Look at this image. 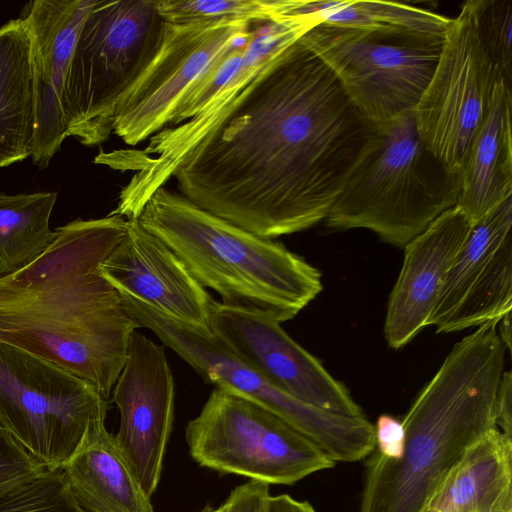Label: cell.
Here are the masks:
<instances>
[{
  "instance_id": "6da1fadb",
  "label": "cell",
  "mask_w": 512,
  "mask_h": 512,
  "mask_svg": "<svg viewBox=\"0 0 512 512\" xmlns=\"http://www.w3.org/2000/svg\"><path fill=\"white\" fill-rule=\"evenodd\" d=\"M377 130L299 38L267 58L172 178L197 206L273 239L326 220Z\"/></svg>"
},
{
  "instance_id": "7a4b0ae2",
  "label": "cell",
  "mask_w": 512,
  "mask_h": 512,
  "mask_svg": "<svg viewBox=\"0 0 512 512\" xmlns=\"http://www.w3.org/2000/svg\"><path fill=\"white\" fill-rule=\"evenodd\" d=\"M109 213L56 229L32 263L0 278V342L46 359L109 398L139 328L100 264L126 230Z\"/></svg>"
},
{
  "instance_id": "3957f363",
  "label": "cell",
  "mask_w": 512,
  "mask_h": 512,
  "mask_svg": "<svg viewBox=\"0 0 512 512\" xmlns=\"http://www.w3.org/2000/svg\"><path fill=\"white\" fill-rule=\"evenodd\" d=\"M497 321L457 342L402 419V454L366 458L359 512H420L467 450L496 424L506 348Z\"/></svg>"
},
{
  "instance_id": "277c9868",
  "label": "cell",
  "mask_w": 512,
  "mask_h": 512,
  "mask_svg": "<svg viewBox=\"0 0 512 512\" xmlns=\"http://www.w3.org/2000/svg\"><path fill=\"white\" fill-rule=\"evenodd\" d=\"M138 221L222 302L294 318L322 290L320 271L273 239L244 230L159 187Z\"/></svg>"
},
{
  "instance_id": "5b68a950",
  "label": "cell",
  "mask_w": 512,
  "mask_h": 512,
  "mask_svg": "<svg viewBox=\"0 0 512 512\" xmlns=\"http://www.w3.org/2000/svg\"><path fill=\"white\" fill-rule=\"evenodd\" d=\"M459 189V175L425 146L414 112H406L378 127L326 223L337 230L368 229L404 247L456 206Z\"/></svg>"
},
{
  "instance_id": "8992f818",
  "label": "cell",
  "mask_w": 512,
  "mask_h": 512,
  "mask_svg": "<svg viewBox=\"0 0 512 512\" xmlns=\"http://www.w3.org/2000/svg\"><path fill=\"white\" fill-rule=\"evenodd\" d=\"M164 28L156 0H96L65 83L69 136L86 146L110 137L116 106L155 56Z\"/></svg>"
},
{
  "instance_id": "52a82bcc",
  "label": "cell",
  "mask_w": 512,
  "mask_h": 512,
  "mask_svg": "<svg viewBox=\"0 0 512 512\" xmlns=\"http://www.w3.org/2000/svg\"><path fill=\"white\" fill-rule=\"evenodd\" d=\"M300 39L331 69L361 113L379 127L414 111L437 66L444 35L400 26L317 23Z\"/></svg>"
},
{
  "instance_id": "ba28073f",
  "label": "cell",
  "mask_w": 512,
  "mask_h": 512,
  "mask_svg": "<svg viewBox=\"0 0 512 512\" xmlns=\"http://www.w3.org/2000/svg\"><path fill=\"white\" fill-rule=\"evenodd\" d=\"M108 404L90 382L0 342V426L44 469H62L105 423Z\"/></svg>"
},
{
  "instance_id": "9c48e42d",
  "label": "cell",
  "mask_w": 512,
  "mask_h": 512,
  "mask_svg": "<svg viewBox=\"0 0 512 512\" xmlns=\"http://www.w3.org/2000/svg\"><path fill=\"white\" fill-rule=\"evenodd\" d=\"M121 296L139 327L151 330L206 382L264 406L314 442L335 463L360 461L374 450V425L365 416L334 414L302 402L247 366L213 333H202L137 299Z\"/></svg>"
},
{
  "instance_id": "30bf717a",
  "label": "cell",
  "mask_w": 512,
  "mask_h": 512,
  "mask_svg": "<svg viewBox=\"0 0 512 512\" xmlns=\"http://www.w3.org/2000/svg\"><path fill=\"white\" fill-rule=\"evenodd\" d=\"M185 439L198 465L268 485H292L336 464L264 406L218 387L187 424Z\"/></svg>"
},
{
  "instance_id": "8fae6325",
  "label": "cell",
  "mask_w": 512,
  "mask_h": 512,
  "mask_svg": "<svg viewBox=\"0 0 512 512\" xmlns=\"http://www.w3.org/2000/svg\"><path fill=\"white\" fill-rule=\"evenodd\" d=\"M500 81L505 83L502 70L467 1L450 19L435 71L413 111L421 140L449 171L459 175Z\"/></svg>"
},
{
  "instance_id": "7c38bea8",
  "label": "cell",
  "mask_w": 512,
  "mask_h": 512,
  "mask_svg": "<svg viewBox=\"0 0 512 512\" xmlns=\"http://www.w3.org/2000/svg\"><path fill=\"white\" fill-rule=\"evenodd\" d=\"M251 24L229 19L165 22L155 56L116 106L112 133L136 146L171 124L196 83L231 51L250 43L255 32Z\"/></svg>"
},
{
  "instance_id": "4fadbf2b",
  "label": "cell",
  "mask_w": 512,
  "mask_h": 512,
  "mask_svg": "<svg viewBox=\"0 0 512 512\" xmlns=\"http://www.w3.org/2000/svg\"><path fill=\"white\" fill-rule=\"evenodd\" d=\"M210 325L242 362L283 392L334 414L365 416L346 386L268 313L213 300Z\"/></svg>"
},
{
  "instance_id": "5bb4252c",
  "label": "cell",
  "mask_w": 512,
  "mask_h": 512,
  "mask_svg": "<svg viewBox=\"0 0 512 512\" xmlns=\"http://www.w3.org/2000/svg\"><path fill=\"white\" fill-rule=\"evenodd\" d=\"M512 308V195L472 227L429 318L439 333L500 321Z\"/></svg>"
},
{
  "instance_id": "9a60e30c",
  "label": "cell",
  "mask_w": 512,
  "mask_h": 512,
  "mask_svg": "<svg viewBox=\"0 0 512 512\" xmlns=\"http://www.w3.org/2000/svg\"><path fill=\"white\" fill-rule=\"evenodd\" d=\"M111 393L120 412L116 444L151 497L160 481L174 418V381L164 348L135 330Z\"/></svg>"
},
{
  "instance_id": "2e32d148",
  "label": "cell",
  "mask_w": 512,
  "mask_h": 512,
  "mask_svg": "<svg viewBox=\"0 0 512 512\" xmlns=\"http://www.w3.org/2000/svg\"><path fill=\"white\" fill-rule=\"evenodd\" d=\"M101 275L121 294L137 299L202 333L212 334L213 299L183 262L137 218L100 264Z\"/></svg>"
},
{
  "instance_id": "e0dca14e",
  "label": "cell",
  "mask_w": 512,
  "mask_h": 512,
  "mask_svg": "<svg viewBox=\"0 0 512 512\" xmlns=\"http://www.w3.org/2000/svg\"><path fill=\"white\" fill-rule=\"evenodd\" d=\"M96 0H36L25 17L31 35L36 127L31 158L46 167L69 136L64 89L76 39Z\"/></svg>"
},
{
  "instance_id": "ac0fdd59",
  "label": "cell",
  "mask_w": 512,
  "mask_h": 512,
  "mask_svg": "<svg viewBox=\"0 0 512 512\" xmlns=\"http://www.w3.org/2000/svg\"><path fill=\"white\" fill-rule=\"evenodd\" d=\"M473 225L456 205L404 246L384 322V336L391 348L405 346L428 326L446 275Z\"/></svg>"
},
{
  "instance_id": "d6986e66",
  "label": "cell",
  "mask_w": 512,
  "mask_h": 512,
  "mask_svg": "<svg viewBox=\"0 0 512 512\" xmlns=\"http://www.w3.org/2000/svg\"><path fill=\"white\" fill-rule=\"evenodd\" d=\"M512 87L500 81L459 173L457 206L473 224L512 195Z\"/></svg>"
},
{
  "instance_id": "ffe728a7",
  "label": "cell",
  "mask_w": 512,
  "mask_h": 512,
  "mask_svg": "<svg viewBox=\"0 0 512 512\" xmlns=\"http://www.w3.org/2000/svg\"><path fill=\"white\" fill-rule=\"evenodd\" d=\"M420 512H512V439L495 428L472 445Z\"/></svg>"
},
{
  "instance_id": "44dd1931",
  "label": "cell",
  "mask_w": 512,
  "mask_h": 512,
  "mask_svg": "<svg viewBox=\"0 0 512 512\" xmlns=\"http://www.w3.org/2000/svg\"><path fill=\"white\" fill-rule=\"evenodd\" d=\"M61 471L83 512H154L105 423L91 431Z\"/></svg>"
},
{
  "instance_id": "7402d4cb",
  "label": "cell",
  "mask_w": 512,
  "mask_h": 512,
  "mask_svg": "<svg viewBox=\"0 0 512 512\" xmlns=\"http://www.w3.org/2000/svg\"><path fill=\"white\" fill-rule=\"evenodd\" d=\"M35 127L31 35L19 18L0 27V168L31 157Z\"/></svg>"
},
{
  "instance_id": "603a6c76",
  "label": "cell",
  "mask_w": 512,
  "mask_h": 512,
  "mask_svg": "<svg viewBox=\"0 0 512 512\" xmlns=\"http://www.w3.org/2000/svg\"><path fill=\"white\" fill-rule=\"evenodd\" d=\"M307 19L313 23L353 28L400 26L444 35L450 18L406 4L380 1L283 0L279 21Z\"/></svg>"
},
{
  "instance_id": "cb8c5ba5",
  "label": "cell",
  "mask_w": 512,
  "mask_h": 512,
  "mask_svg": "<svg viewBox=\"0 0 512 512\" xmlns=\"http://www.w3.org/2000/svg\"><path fill=\"white\" fill-rule=\"evenodd\" d=\"M55 192L0 194V278L38 258L56 238L50 217Z\"/></svg>"
},
{
  "instance_id": "d4e9b609",
  "label": "cell",
  "mask_w": 512,
  "mask_h": 512,
  "mask_svg": "<svg viewBox=\"0 0 512 512\" xmlns=\"http://www.w3.org/2000/svg\"><path fill=\"white\" fill-rule=\"evenodd\" d=\"M282 0H156L166 23L181 24L208 20H245L276 23Z\"/></svg>"
},
{
  "instance_id": "484cf974",
  "label": "cell",
  "mask_w": 512,
  "mask_h": 512,
  "mask_svg": "<svg viewBox=\"0 0 512 512\" xmlns=\"http://www.w3.org/2000/svg\"><path fill=\"white\" fill-rule=\"evenodd\" d=\"M0 512H83L61 470H44L29 482L0 495Z\"/></svg>"
},
{
  "instance_id": "4316f807",
  "label": "cell",
  "mask_w": 512,
  "mask_h": 512,
  "mask_svg": "<svg viewBox=\"0 0 512 512\" xmlns=\"http://www.w3.org/2000/svg\"><path fill=\"white\" fill-rule=\"evenodd\" d=\"M478 32L512 87V3L506 0H470Z\"/></svg>"
},
{
  "instance_id": "83f0119b",
  "label": "cell",
  "mask_w": 512,
  "mask_h": 512,
  "mask_svg": "<svg viewBox=\"0 0 512 512\" xmlns=\"http://www.w3.org/2000/svg\"><path fill=\"white\" fill-rule=\"evenodd\" d=\"M249 46L250 43L231 51L196 83L177 109L171 121L172 125L181 124L196 116L235 78L247 61Z\"/></svg>"
},
{
  "instance_id": "f1b7e54d",
  "label": "cell",
  "mask_w": 512,
  "mask_h": 512,
  "mask_svg": "<svg viewBox=\"0 0 512 512\" xmlns=\"http://www.w3.org/2000/svg\"><path fill=\"white\" fill-rule=\"evenodd\" d=\"M44 469L0 426V495L23 485Z\"/></svg>"
},
{
  "instance_id": "f546056e",
  "label": "cell",
  "mask_w": 512,
  "mask_h": 512,
  "mask_svg": "<svg viewBox=\"0 0 512 512\" xmlns=\"http://www.w3.org/2000/svg\"><path fill=\"white\" fill-rule=\"evenodd\" d=\"M269 496L268 484L250 480L230 492L222 512H268Z\"/></svg>"
},
{
  "instance_id": "4dcf8cb0",
  "label": "cell",
  "mask_w": 512,
  "mask_h": 512,
  "mask_svg": "<svg viewBox=\"0 0 512 512\" xmlns=\"http://www.w3.org/2000/svg\"><path fill=\"white\" fill-rule=\"evenodd\" d=\"M375 450L385 457L396 459L403 451L404 429L397 418L382 414L374 425Z\"/></svg>"
},
{
  "instance_id": "1f68e13d",
  "label": "cell",
  "mask_w": 512,
  "mask_h": 512,
  "mask_svg": "<svg viewBox=\"0 0 512 512\" xmlns=\"http://www.w3.org/2000/svg\"><path fill=\"white\" fill-rule=\"evenodd\" d=\"M497 428L512 439V375L504 371L499 383L496 397Z\"/></svg>"
},
{
  "instance_id": "d6a6232c",
  "label": "cell",
  "mask_w": 512,
  "mask_h": 512,
  "mask_svg": "<svg viewBox=\"0 0 512 512\" xmlns=\"http://www.w3.org/2000/svg\"><path fill=\"white\" fill-rule=\"evenodd\" d=\"M268 512H317L308 501H299L288 494L270 496Z\"/></svg>"
},
{
  "instance_id": "836d02e7",
  "label": "cell",
  "mask_w": 512,
  "mask_h": 512,
  "mask_svg": "<svg viewBox=\"0 0 512 512\" xmlns=\"http://www.w3.org/2000/svg\"><path fill=\"white\" fill-rule=\"evenodd\" d=\"M498 334L505 348L511 349V312L506 313L498 322Z\"/></svg>"
},
{
  "instance_id": "e575fe53",
  "label": "cell",
  "mask_w": 512,
  "mask_h": 512,
  "mask_svg": "<svg viewBox=\"0 0 512 512\" xmlns=\"http://www.w3.org/2000/svg\"><path fill=\"white\" fill-rule=\"evenodd\" d=\"M197 512H222V508L221 505L217 508L212 507L211 505H206L204 508Z\"/></svg>"
}]
</instances>
